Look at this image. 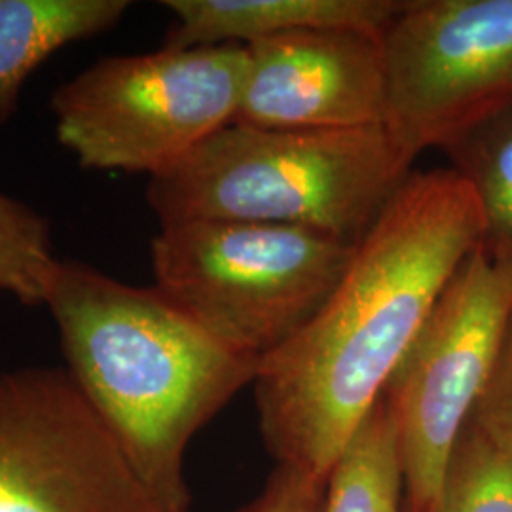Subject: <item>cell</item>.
<instances>
[{"instance_id": "obj_1", "label": "cell", "mask_w": 512, "mask_h": 512, "mask_svg": "<svg viewBox=\"0 0 512 512\" xmlns=\"http://www.w3.org/2000/svg\"><path fill=\"white\" fill-rule=\"evenodd\" d=\"M482 236L480 203L459 173L412 171L325 304L258 363V423L277 465L329 478Z\"/></svg>"}, {"instance_id": "obj_2", "label": "cell", "mask_w": 512, "mask_h": 512, "mask_svg": "<svg viewBox=\"0 0 512 512\" xmlns=\"http://www.w3.org/2000/svg\"><path fill=\"white\" fill-rule=\"evenodd\" d=\"M44 306L67 372L148 492L167 512H190L188 446L253 385L260 359L220 342L156 285L133 287L76 260L55 262Z\"/></svg>"}, {"instance_id": "obj_3", "label": "cell", "mask_w": 512, "mask_h": 512, "mask_svg": "<svg viewBox=\"0 0 512 512\" xmlns=\"http://www.w3.org/2000/svg\"><path fill=\"white\" fill-rule=\"evenodd\" d=\"M387 126L268 129L230 124L148 183L160 224L255 222L359 243L412 175Z\"/></svg>"}, {"instance_id": "obj_4", "label": "cell", "mask_w": 512, "mask_h": 512, "mask_svg": "<svg viewBox=\"0 0 512 512\" xmlns=\"http://www.w3.org/2000/svg\"><path fill=\"white\" fill-rule=\"evenodd\" d=\"M357 243L255 222L165 224L152 239L156 287L230 348L266 357L325 304Z\"/></svg>"}, {"instance_id": "obj_5", "label": "cell", "mask_w": 512, "mask_h": 512, "mask_svg": "<svg viewBox=\"0 0 512 512\" xmlns=\"http://www.w3.org/2000/svg\"><path fill=\"white\" fill-rule=\"evenodd\" d=\"M247 63L239 44L103 57L54 93L57 139L86 169L152 179L234 122Z\"/></svg>"}, {"instance_id": "obj_6", "label": "cell", "mask_w": 512, "mask_h": 512, "mask_svg": "<svg viewBox=\"0 0 512 512\" xmlns=\"http://www.w3.org/2000/svg\"><path fill=\"white\" fill-rule=\"evenodd\" d=\"M511 311L512 266L478 245L385 387L408 512H429L437 501L448 463L494 370Z\"/></svg>"}, {"instance_id": "obj_7", "label": "cell", "mask_w": 512, "mask_h": 512, "mask_svg": "<svg viewBox=\"0 0 512 512\" xmlns=\"http://www.w3.org/2000/svg\"><path fill=\"white\" fill-rule=\"evenodd\" d=\"M0 512H167L67 368L0 372Z\"/></svg>"}, {"instance_id": "obj_8", "label": "cell", "mask_w": 512, "mask_h": 512, "mask_svg": "<svg viewBox=\"0 0 512 512\" xmlns=\"http://www.w3.org/2000/svg\"><path fill=\"white\" fill-rule=\"evenodd\" d=\"M382 42L385 126L414 158L512 103V0H410Z\"/></svg>"}, {"instance_id": "obj_9", "label": "cell", "mask_w": 512, "mask_h": 512, "mask_svg": "<svg viewBox=\"0 0 512 512\" xmlns=\"http://www.w3.org/2000/svg\"><path fill=\"white\" fill-rule=\"evenodd\" d=\"M384 35L325 29L253 42L232 124L268 129L385 126Z\"/></svg>"}, {"instance_id": "obj_10", "label": "cell", "mask_w": 512, "mask_h": 512, "mask_svg": "<svg viewBox=\"0 0 512 512\" xmlns=\"http://www.w3.org/2000/svg\"><path fill=\"white\" fill-rule=\"evenodd\" d=\"M410 0H165L175 16L164 48L249 46L298 31L344 29L384 35Z\"/></svg>"}, {"instance_id": "obj_11", "label": "cell", "mask_w": 512, "mask_h": 512, "mask_svg": "<svg viewBox=\"0 0 512 512\" xmlns=\"http://www.w3.org/2000/svg\"><path fill=\"white\" fill-rule=\"evenodd\" d=\"M128 0H0V126L25 80L63 46L112 29Z\"/></svg>"}, {"instance_id": "obj_12", "label": "cell", "mask_w": 512, "mask_h": 512, "mask_svg": "<svg viewBox=\"0 0 512 512\" xmlns=\"http://www.w3.org/2000/svg\"><path fill=\"white\" fill-rule=\"evenodd\" d=\"M404 471L384 395L334 463L323 512H401Z\"/></svg>"}, {"instance_id": "obj_13", "label": "cell", "mask_w": 512, "mask_h": 512, "mask_svg": "<svg viewBox=\"0 0 512 512\" xmlns=\"http://www.w3.org/2000/svg\"><path fill=\"white\" fill-rule=\"evenodd\" d=\"M442 150L480 203L482 249L512 266V103L476 122Z\"/></svg>"}, {"instance_id": "obj_14", "label": "cell", "mask_w": 512, "mask_h": 512, "mask_svg": "<svg viewBox=\"0 0 512 512\" xmlns=\"http://www.w3.org/2000/svg\"><path fill=\"white\" fill-rule=\"evenodd\" d=\"M429 512H512V454L467 425Z\"/></svg>"}, {"instance_id": "obj_15", "label": "cell", "mask_w": 512, "mask_h": 512, "mask_svg": "<svg viewBox=\"0 0 512 512\" xmlns=\"http://www.w3.org/2000/svg\"><path fill=\"white\" fill-rule=\"evenodd\" d=\"M55 262L48 220L0 192V291L25 306H44Z\"/></svg>"}, {"instance_id": "obj_16", "label": "cell", "mask_w": 512, "mask_h": 512, "mask_svg": "<svg viewBox=\"0 0 512 512\" xmlns=\"http://www.w3.org/2000/svg\"><path fill=\"white\" fill-rule=\"evenodd\" d=\"M467 425L512 454V311L497 349L494 370Z\"/></svg>"}, {"instance_id": "obj_17", "label": "cell", "mask_w": 512, "mask_h": 512, "mask_svg": "<svg viewBox=\"0 0 512 512\" xmlns=\"http://www.w3.org/2000/svg\"><path fill=\"white\" fill-rule=\"evenodd\" d=\"M327 480L277 465L264 490L238 512H323Z\"/></svg>"}]
</instances>
